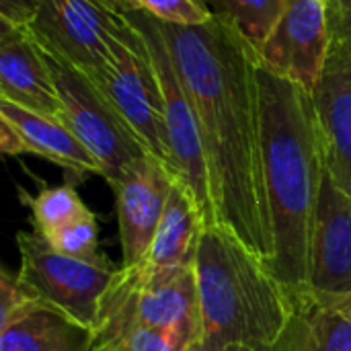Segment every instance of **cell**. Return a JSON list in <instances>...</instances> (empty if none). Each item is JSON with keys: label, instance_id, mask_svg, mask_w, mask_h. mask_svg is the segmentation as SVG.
<instances>
[{"label": "cell", "instance_id": "ac0fdd59", "mask_svg": "<svg viewBox=\"0 0 351 351\" xmlns=\"http://www.w3.org/2000/svg\"><path fill=\"white\" fill-rule=\"evenodd\" d=\"M292 294L290 323L276 351H351V323L311 288Z\"/></svg>", "mask_w": 351, "mask_h": 351}, {"label": "cell", "instance_id": "83f0119b", "mask_svg": "<svg viewBox=\"0 0 351 351\" xmlns=\"http://www.w3.org/2000/svg\"><path fill=\"white\" fill-rule=\"evenodd\" d=\"M183 351H208V348H206V343H204L202 339H197V341H193L191 346H187Z\"/></svg>", "mask_w": 351, "mask_h": 351}, {"label": "cell", "instance_id": "7c38bea8", "mask_svg": "<svg viewBox=\"0 0 351 351\" xmlns=\"http://www.w3.org/2000/svg\"><path fill=\"white\" fill-rule=\"evenodd\" d=\"M325 171L333 185L351 195V53L331 41L323 74L313 88Z\"/></svg>", "mask_w": 351, "mask_h": 351}, {"label": "cell", "instance_id": "5bb4252c", "mask_svg": "<svg viewBox=\"0 0 351 351\" xmlns=\"http://www.w3.org/2000/svg\"><path fill=\"white\" fill-rule=\"evenodd\" d=\"M308 288L319 294L351 292V195L333 185L327 171L315 212Z\"/></svg>", "mask_w": 351, "mask_h": 351}, {"label": "cell", "instance_id": "2e32d148", "mask_svg": "<svg viewBox=\"0 0 351 351\" xmlns=\"http://www.w3.org/2000/svg\"><path fill=\"white\" fill-rule=\"evenodd\" d=\"M138 317L144 325L179 329L202 339V311L195 267L148 269L142 265Z\"/></svg>", "mask_w": 351, "mask_h": 351}, {"label": "cell", "instance_id": "8fae6325", "mask_svg": "<svg viewBox=\"0 0 351 351\" xmlns=\"http://www.w3.org/2000/svg\"><path fill=\"white\" fill-rule=\"evenodd\" d=\"M0 150L10 156H41L76 177H103L101 162L60 119L29 111L6 99H0Z\"/></svg>", "mask_w": 351, "mask_h": 351}, {"label": "cell", "instance_id": "52a82bcc", "mask_svg": "<svg viewBox=\"0 0 351 351\" xmlns=\"http://www.w3.org/2000/svg\"><path fill=\"white\" fill-rule=\"evenodd\" d=\"M27 29L39 45L74 64L90 80L111 66L115 43L136 33L128 16L95 0H33Z\"/></svg>", "mask_w": 351, "mask_h": 351}, {"label": "cell", "instance_id": "3957f363", "mask_svg": "<svg viewBox=\"0 0 351 351\" xmlns=\"http://www.w3.org/2000/svg\"><path fill=\"white\" fill-rule=\"evenodd\" d=\"M208 351H276L292 315L290 290L237 234L206 226L195 259Z\"/></svg>", "mask_w": 351, "mask_h": 351}, {"label": "cell", "instance_id": "277c9868", "mask_svg": "<svg viewBox=\"0 0 351 351\" xmlns=\"http://www.w3.org/2000/svg\"><path fill=\"white\" fill-rule=\"evenodd\" d=\"M125 16L140 31L158 76L162 103H165V123H167L173 175L191 193V197L195 199L197 208L204 214L206 224L208 226L218 224V214L212 197L210 167H208L199 121L177 74L175 62L171 58L169 45L160 29V21L142 8Z\"/></svg>", "mask_w": 351, "mask_h": 351}, {"label": "cell", "instance_id": "44dd1931", "mask_svg": "<svg viewBox=\"0 0 351 351\" xmlns=\"http://www.w3.org/2000/svg\"><path fill=\"white\" fill-rule=\"evenodd\" d=\"M21 199L25 202V206H29L33 230L41 237L51 234L53 230L62 228L72 218L88 210L70 183L43 187L35 195H27L25 191H21Z\"/></svg>", "mask_w": 351, "mask_h": 351}, {"label": "cell", "instance_id": "4fadbf2b", "mask_svg": "<svg viewBox=\"0 0 351 351\" xmlns=\"http://www.w3.org/2000/svg\"><path fill=\"white\" fill-rule=\"evenodd\" d=\"M138 267H121L103 298L95 327V348L105 351H183L193 341L185 331L144 325L138 317Z\"/></svg>", "mask_w": 351, "mask_h": 351}, {"label": "cell", "instance_id": "30bf717a", "mask_svg": "<svg viewBox=\"0 0 351 351\" xmlns=\"http://www.w3.org/2000/svg\"><path fill=\"white\" fill-rule=\"evenodd\" d=\"M173 183L175 175L171 169L152 154L136 160L111 183L119 220L121 267L146 263Z\"/></svg>", "mask_w": 351, "mask_h": 351}, {"label": "cell", "instance_id": "e0dca14e", "mask_svg": "<svg viewBox=\"0 0 351 351\" xmlns=\"http://www.w3.org/2000/svg\"><path fill=\"white\" fill-rule=\"evenodd\" d=\"M206 226L208 224L195 199L185 185L175 179L144 265L148 269L195 267Z\"/></svg>", "mask_w": 351, "mask_h": 351}, {"label": "cell", "instance_id": "4316f807", "mask_svg": "<svg viewBox=\"0 0 351 351\" xmlns=\"http://www.w3.org/2000/svg\"><path fill=\"white\" fill-rule=\"evenodd\" d=\"M95 2H99L107 10H111L115 14H121V16H125V14H130V12L140 8L138 0H95Z\"/></svg>", "mask_w": 351, "mask_h": 351}, {"label": "cell", "instance_id": "f1b7e54d", "mask_svg": "<svg viewBox=\"0 0 351 351\" xmlns=\"http://www.w3.org/2000/svg\"><path fill=\"white\" fill-rule=\"evenodd\" d=\"M226 351H253V350H247V348H228Z\"/></svg>", "mask_w": 351, "mask_h": 351}, {"label": "cell", "instance_id": "ffe728a7", "mask_svg": "<svg viewBox=\"0 0 351 351\" xmlns=\"http://www.w3.org/2000/svg\"><path fill=\"white\" fill-rule=\"evenodd\" d=\"M212 14L232 21L259 51L274 31L286 0H206Z\"/></svg>", "mask_w": 351, "mask_h": 351}, {"label": "cell", "instance_id": "ba28073f", "mask_svg": "<svg viewBox=\"0 0 351 351\" xmlns=\"http://www.w3.org/2000/svg\"><path fill=\"white\" fill-rule=\"evenodd\" d=\"M93 82L134 130L144 148L160 158L173 173L162 93L148 47L138 29L134 35L115 43L111 66Z\"/></svg>", "mask_w": 351, "mask_h": 351}, {"label": "cell", "instance_id": "603a6c76", "mask_svg": "<svg viewBox=\"0 0 351 351\" xmlns=\"http://www.w3.org/2000/svg\"><path fill=\"white\" fill-rule=\"evenodd\" d=\"M41 304L45 302L21 280L19 274H10L8 269L0 271V331Z\"/></svg>", "mask_w": 351, "mask_h": 351}, {"label": "cell", "instance_id": "9a60e30c", "mask_svg": "<svg viewBox=\"0 0 351 351\" xmlns=\"http://www.w3.org/2000/svg\"><path fill=\"white\" fill-rule=\"evenodd\" d=\"M0 99L62 121V101L41 45L27 27L0 21Z\"/></svg>", "mask_w": 351, "mask_h": 351}, {"label": "cell", "instance_id": "d4e9b609", "mask_svg": "<svg viewBox=\"0 0 351 351\" xmlns=\"http://www.w3.org/2000/svg\"><path fill=\"white\" fill-rule=\"evenodd\" d=\"M333 41L351 53V0H327Z\"/></svg>", "mask_w": 351, "mask_h": 351}, {"label": "cell", "instance_id": "cb8c5ba5", "mask_svg": "<svg viewBox=\"0 0 351 351\" xmlns=\"http://www.w3.org/2000/svg\"><path fill=\"white\" fill-rule=\"evenodd\" d=\"M138 4L162 23L204 25L212 19L206 0H138Z\"/></svg>", "mask_w": 351, "mask_h": 351}, {"label": "cell", "instance_id": "484cf974", "mask_svg": "<svg viewBox=\"0 0 351 351\" xmlns=\"http://www.w3.org/2000/svg\"><path fill=\"white\" fill-rule=\"evenodd\" d=\"M319 294V292H317ZM327 304H331L333 308H337L348 321L351 323V292L346 294H319Z\"/></svg>", "mask_w": 351, "mask_h": 351}, {"label": "cell", "instance_id": "5b68a950", "mask_svg": "<svg viewBox=\"0 0 351 351\" xmlns=\"http://www.w3.org/2000/svg\"><path fill=\"white\" fill-rule=\"evenodd\" d=\"M41 49L62 101V123L101 162L103 179L111 185L150 152L82 70L43 45Z\"/></svg>", "mask_w": 351, "mask_h": 351}, {"label": "cell", "instance_id": "9c48e42d", "mask_svg": "<svg viewBox=\"0 0 351 351\" xmlns=\"http://www.w3.org/2000/svg\"><path fill=\"white\" fill-rule=\"evenodd\" d=\"M331 41L327 0H286L274 31L257 51L259 64L313 93Z\"/></svg>", "mask_w": 351, "mask_h": 351}, {"label": "cell", "instance_id": "8992f818", "mask_svg": "<svg viewBox=\"0 0 351 351\" xmlns=\"http://www.w3.org/2000/svg\"><path fill=\"white\" fill-rule=\"evenodd\" d=\"M21 280L51 308L95 333L105 294L109 292L117 267L105 257L82 261L58 253L39 232H19Z\"/></svg>", "mask_w": 351, "mask_h": 351}, {"label": "cell", "instance_id": "7402d4cb", "mask_svg": "<svg viewBox=\"0 0 351 351\" xmlns=\"http://www.w3.org/2000/svg\"><path fill=\"white\" fill-rule=\"evenodd\" d=\"M51 249L62 255L82 259V261H101L105 255L99 251V228L97 218L90 210L72 218L62 228L43 237Z\"/></svg>", "mask_w": 351, "mask_h": 351}, {"label": "cell", "instance_id": "f546056e", "mask_svg": "<svg viewBox=\"0 0 351 351\" xmlns=\"http://www.w3.org/2000/svg\"><path fill=\"white\" fill-rule=\"evenodd\" d=\"M93 351H105V350H97V348H95V350H93Z\"/></svg>", "mask_w": 351, "mask_h": 351}, {"label": "cell", "instance_id": "d6986e66", "mask_svg": "<svg viewBox=\"0 0 351 351\" xmlns=\"http://www.w3.org/2000/svg\"><path fill=\"white\" fill-rule=\"evenodd\" d=\"M95 333L41 304L0 331V351H93Z\"/></svg>", "mask_w": 351, "mask_h": 351}, {"label": "cell", "instance_id": "6da1fadb", "mask_svg": "<svg viewBox=\"0 0 351 351\" xmlns=\"http://www.w3.org/2000/svg\"><path fill=\"white\" fill-rule=\"evenodd\" d=\"M160 29L199 121L218 224L267 265L276 247L261 160L259 53L216 14L204 25L160 21Z\"/></svg>", "mask_w": 351, "mask_h": 351}, {"label": "cell", "instance_id": "7a4b0ae2", "mask_svg": "<svg viewBox=\"0 0 351 351\" xmlns=\"http://www.w3.org/2000/svg\"><path fill=\"white\" fill-rule=\"evenodd\" d=\"M261 160L274 230L269 271L290 290L308 288L311 239L325 177L313 93L257 64Z\"/></svg>", "mask_w": 351, "mask_h": 351}]
</instances>
